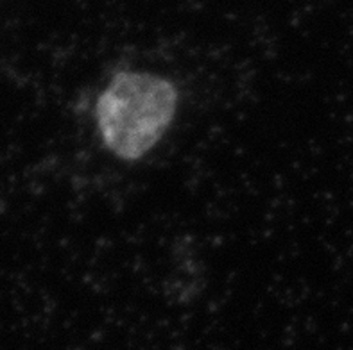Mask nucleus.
<instances>
[{
  "label": "nucleus",
  "mask_w": 353,
  "mask_h": 350,
  "mask_svg": "<svg viewBox=\"0 0 353 350\" xmlns=\"http://www.w3.org/2000/svg\"><path fill=\"white\" fill-rule=\"evenodd\" d=\"M178 102L172 80L149 72H117L95 104L104 146L122 161L142 160L167 134Z\"/></svg>",
  "instance_id": "1"
}]
</instances>
